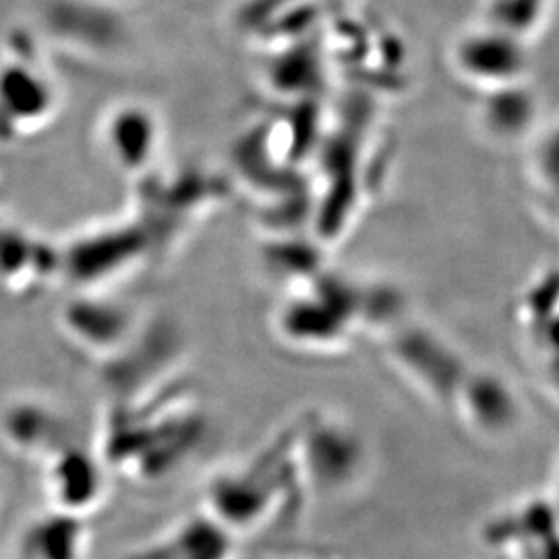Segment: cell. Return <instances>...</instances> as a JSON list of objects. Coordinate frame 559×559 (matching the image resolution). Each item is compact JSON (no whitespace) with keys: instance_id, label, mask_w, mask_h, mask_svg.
I'll return each mask as SVG.
<instances>
[{"instance_id":"6da1fadb","label":"cell","mask_w":559,"mask_h":559,"mask_svg":"<svg viewBox=\"0 0 559 559\" xmlns=\"http://www.w3.org/2000/svg\"><path fill=\"white\" fill-rule=\"evenodd\" d=\"M233 549L230 531L221 522L193 519L179 524V528L135 554L133 559H230Z\"/></svg>"},{"instance_id":"7a4b0ae2","label":"cell","mask_w":559,"mask_h":559,"mask_svg":"<svg viewBox=\"0 0 559 559\" xmlns=\"http://www.w3.org/2000/svg\"><path fill=\"white\" fill-rule=\"evenodd\" d=\"M52 493L59 500L60 512L78 516L100 500L104 491L98 462L80 452H64L52 464Z\"/></svg>"},{"instance_id":"3957f363","label":"cell","mask_w":559,"mask_h":559,"mask_svg":"<svg viewBox=\"0 0 559 559\" xmlns=\"http://www.w3.org/2000/svg\"><path fill=\"white\" fill-rule=\"evenodd\" d=\"M29 551L36 559H83L87 551V533L80 519L60 512L34 531Z\"/></svg>"}]
</instances>
